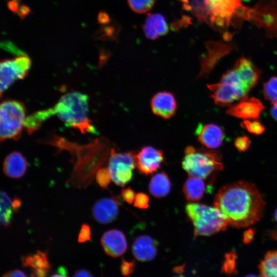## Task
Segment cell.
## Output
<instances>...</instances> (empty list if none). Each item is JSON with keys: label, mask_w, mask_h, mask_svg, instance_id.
I'll use <instances>...</instances> for the list:
<instances>
[{"label": "cell", "mask_w": 277, "mask_h": 277, "mask_svg": "<svg viewBox=\"0 0 277 277\" xmlns=\"http://www.w3.org/2000/svg\"><path fill=\"white\" fill-rule=\"evenodd\" d=\"M213 204L226 216L229 225L237 228L258 222L265 208V202L256 186L243 181L222 187L214 196Z\"/></svg>", "instance_id": "1"}, {"label": "cell", "mask_w": 277, "mask_h": 277, "mask_svg": "<svg viewBox=\"0 0 277 277\" xmlns=\"http://www.w3.org/2000/svg\"><path fill=\"white\" fill-rule=\"evenodd\" d=\"M46 143L60 150H67L76 158L71 182L78 187H86L90 183L93 174L109 160L112 148L103 137L96 138L87 144L80 145L52 135Z\"/></svg>", "instance_id": "2"}, {"label": "cell", "mask_w": 277, "mask_h": 277, "mask_svg": "<svg viewBox=\"0 0 277 277\" xmlns=\"http://www.w3.org/2000/svg\"><path fill=\"white\" fill-rule=\"evenodd\" d=\"M88 97L78 91H71L62 95L52 107L53 114L67 126L78 129L82 133L96 132L88 117Z\"/></svg>", "instance_id": "3"}, {"label": "cell", "mask_w": 277, "mask_h": 277, "mask_svg": "<svg viewBox=\"0 0 277 277\" xmlns=\"http://www.w3.org/2000/svg\"><path fill=\"white\" fill-rule=\"evenodd\" d=\"M185 212L193 224L195 237L210 236L225 230L229 225L226 216L215 206L189 203L185 206Z\"/></svg>", "instance_id": "4"}, {"label": "cell", "mask_w": 277, "mask_h": 277, "mask_svg": "<svg viewBox=\"0 0 277 277\" xmlns=\"http://www.w3.org/2000/svg\"><path fill=\"white\" fill-rule=\"evenodd\" d=\"M182 166L189 176L203 180L224 169L221 156L217 152L190 146L185 149Z\"/></svg>", "instance_id": "5"}, {"label": "cell", "mask_w": 277, "mask_h": 277, "mask_svg": "<svg viewBox=\"0 0 277 277\" xmlns=\"http://www.w3.org/2000/svg\"><path fill=\"white\" fill-rule=\"evenodd\" d=\"M207 87L214 103L221 106H229L247 97L251 90L234 66L222 75L219 83L208 85Z\"/></svg>", "instance_id": "6"}, {"label": "cell", "mask_w": 277, "mask_h": 277, "mask_svg": "<svg viewBox=\"0 0 277 277\" xmlns=\"http://www.w3.org/2000/svg\"><path fill=\"white\" fill-rule=\"evenodd\" d=\"M26 110L24 104L13 100L3 102L0 106V139L17 140L24 126Z\"/></svg>", "instance_id": "7"}, {"label": "cell", "mask_w": 277, "mask_h": 277, "mask_svg": "<svg viewBox=\"0 0 277 277\" xmlns=\"http://www.w3.org/2000/svg\"><path fill=\"white\" fill-rule=\"evenodd\" d=\"M243 0H206L208 24L218 28L228 27L236 17L248 18L249 9L242 5Z\"/></svg>", "instance_id": "8"}, {"label": "cell", "mask_w": 277, "mask_h": 277, "mask_svg": "<svg viewBox=\"0 0 277 277\" xmlns=\"http://www.w3.org/2000/svg\"><path fill=\"white\" fill-rule=\"evenodd\" d=\"M135 152H117L112 147L108 160V167L112 181L116 185L124 187L132 179L133 170L136 167Z\"/></svg>", "instance_id": "9"}, {"label": "cell", "mask_w": 277, "mask_h": 277, "mask_svg": "<svg viewBox=\"0 0 277 277\" xmlns=\"http://www.w3.org/2000/svg\"><path fill=\"white\" fill-rule=\"evenodd\" d=\"M31 66L30 57L25 53L17 55L12 59L1 62V95L16 81L25 78L29 73Z\"/></svg>", "instance_id": "10"}, {"label": "cell", "mask_w": 277, "mask_h": 277, "mask_svg": "<svg viewBox=\"0 0 277 277\" xmlns=\"http://www.w3.org/2000/svg\"><path fill=\"white\" fill-rule=\"evenodd\" d=\"M163 152L152 146H146L135 153V165L138 170L145 175L153 174L161 166Z\"/></svg>", "instance_id": "11"}, {"label": "cell", "mask_w": 277, "mask_h": 277, "mask_svg": "<svg viewBox=\"0 0 277 277\" xmlns=\"http://www.w3.org/2000/svg\"><path fill=\"white\" fill-rule=\"evenodd\" d=\"M206 46L207 52L201 59L199 76H208L217 62L233 49L231 45L220 42H209Z\"/></svg>", "instance_id": "12"}, {"label": "cell", "mask_w": 277, "mask_h": 277, "mask_svg": "<svg viewBox=\"0 0 277 277\" xmlns=\"http://www.w3.org/2000/svg\"><path fill=\"white\" fill-rule=\"evenodd\" d=\"M121 200L119 197H104L97 200L92 207V214L95 220L101 224L113 221L119 212Z\"/></svg>", "instance_id": "13"}, {"label": "cell", "mask_w": 277, "mask_h": 277, "mask_svg": "<svg viewBox=\"0 0 277 277\" xmlns=\"http://www.w3.org/2000/svg\"><path fill=\"white\" fill-rule=\"evenodd\" d=\"M264 108L259 100L247 97L229 107L226 113L238 118L253 120L258 118Z\"/></svg>", "instance_id": "14"}, {"label": "cell", "mask_w": 277, "mask_h": 277, "mask_svg": "<svg viewBox=\"0 0 277 277\" xmlns=\"http://www.w3.org/2000/svg\"><path fill=\"white\" fill-rule=\"evenodd\" d=\"M195 134L198 141L209 149L219 147L225 136L222 129L214 124H199L195 130Z\"/></svg>", "instance_id": "15"}, {"label": "cell", "mask_w": 277, "mask_h": 277, "mask_svg": "<svg viewBox=\"0 0 277 277\" xmlns=\"http://www.w3.org/2000/svg\"><path fill=\"white\" fill-rule=\"evenodd\" d=\"M101 243L105 253L113 258L124 254L127 248L125 234L115 229L106 231L101 238Z\"/></svg>", "instance_id": "16"}, {"label": "cell", "mask_w": 277, "mask_h": 277, "mask_svg": "<svg viewBox=\"0 0 277 277\" xmlns=\"http://www.w3.org/2000/svg\"><path fill=\"white\" fill-rule=\"evenodd\" d=\"M150 106L152 112L163 118L168 119L174 115L177 103L174 95L168 91L156 93L152 97Z\"/></svg>", "instance_id": "17"}, {"label": "cell", "mask_w": 277, "mask_h": 277, "mask_svg": "<svg viewBox=\"0 0 277 277\" xmlns=\"http://www.w3.org/2000/svg\"><path fill=\"white\" fill-rule=\"evenodd\" d=\"M158 243L148 235L137 236L132 246V252L135 258L141 262H147L155 258L157 252Z\"/></svg>", "instance_id": "18"}, {"label": "cell", "mask_w": 277, "mask_h": 277, "mask_svg": "<svg viewBox=\"0 0 277 277\" xmlns=\"http://www.w3.org/2000/svg\"><path fill=\"white\" fill-rule=\"evenodd\" d=\"M27 167L28 162L24 155L19 152L13 151L5 157L3 170L8 177L19 179L25 175Z\"/></svg>", "instance_id": "19"}, {"label": "cell", "mask_w": 277, "mask_h": 277, "mask_svg": "<svg viewBox=\"0 0 277 277\" xmlns=\"http://www.w3.org/2000/svg\"><path fill=\"white\" fill-rule=\"evenodd\" d=\"M211 185H207L203 179L189 176L183 186V192L186 200L196 202L203 198L205 193L211 189Z\"/></svg>", "instance_id": "20"}, {"label": "cell", "mask_w": 277, "mask_h": 277, "mask_svg": "<svg viewBox=\"0 0 277 277\" xmlns=\"http://www.w3.org/2000/svg\"><path fill=\"white\" fill-rule=\"evenodd\" d=\"M145 36L150 39H155L168 32V26L165 17L159 13L149 14L144 24Z\"/></svg>", "instance_id": "21"}, {"label": "cell", "mask_w": 277, "mask_h": 277, "mask_svg": "<svg viewBox=\"0 0 277 277\" xmlns=\"http://www.w3.org/2000/svg\"><path fill=\"white\" fill-rule=\"evenodd\" d=\"M23 264L33 270V277H45L49 273L50 266L45 252L38 250L36 253L22 259Z\"/></svg>", "instance_id": "22"}, {"label": "cell", "mask_w": 277, "mask_h": 277, "mask_svg": "<svg viewBox=\"0 0 277 277\" xmlns=\"http://www.w3.org/2000/svg\"><path fill=\"white\" fill-rule=\"evenodd\" d=\"M150 193L156 198H161L167 196L170 192L171 183L164 171H161L153 175L149 184Z\"/></svg>", "instance_id": "23"}, {"label": "cell", "mask_w": 277, "mask_h": 277, "mask_svg": "<svg viewBox=\"0 0 277 277\" xmlns=\"http://www.w3.org/2000/svg\"><path fill=\"white\" fill-rule=\"evenodd\" d=\"M258 268L260 277H277V250L267 252Z\"/></svg>", "instance_id": "24"}, {"label": "cell", "mask_w": 277, "mask_h": 277, "mask_svg": "<svg viewBox=\"0 0 277 277\" xmlns=\"http://www.w3.org/2000/svg\"><path fill=\"white\" fill-rule=\"evenodd\" d=\"M185 10L191 12L200 22L208 23V13L206 0H180Z\"/></svg>", "instance_id": "25"}, {"label": "cell", "mask_w": 277, "mask_h": 277, "mask_svg": "<svg viewBox=\"0 0 277 277\" xmlns=\"http://www.w3.org/2000/svg\"><path fill=\"white\" fill-rule=\"evenodd\" d=\"M52 115L51 108L36 112L26 118L24 127L30 134L37 130L41 124Z\"/></svg>", "instance_id": "26"}, {"label": "cell", "mask_w": 277, "mask_h": 277, "mask_svg": "<svg viewBox=\"0 0 277 277\" xmlns=\"http://www.w3.org/2000/svg\"><path fill=\"white\" fill-rule=\"evenodd\" d=\"M12 202L13 200L5 191L1 192V223L5 227H8L11 222L14 211Z\"/></svg>", "instance_id": "27"}, {"label": "cell", "mask_w": 277, "mask_h": 277, "mask_svg": "<svg viewBox=\"0 0 277 277\" xmlns=\"http://www.w3.org/2000/svg\"><path fill=\"white\" fill-rule=\"evenodd\" d=\"M237 255L233 251H230L225 253L224 260L221 266V272L226 275H234L237 270Z\"/></svg>", "instance_id": "28"}, {"label": "cell", "mask_w": 277, "mask_h": 277, "mask_svg": "<svg viewBox=\"0 0 277 277\" xmlns=\"http://www.w3.org/2000/svg\"><path fill=\"white\" fill-rule=\"evenodd\" d=\"M263 94L272 104L277 103V76L271 77L264 83Z\"/></svg>", "instance_id": "29"}, {"label": "cell", "mask_w": 277, "mask_h": 277, "mask_svg": "<svg viewBox=\"0 0 277 277\" xmlns=\"http://www.w3.org/2000/svg\"><path fill=\"white\" fill-rule=\"evenodd\" d=\"M155 0H128L130 8L135 12L145 13L153 6Z\"/></svg>", "instance_id": "30"}, {"label": "cell", "mask_w": 277, "mask_h": 277, "mask_svg": "<svg viewBox=\"0 0 277 277\" xmlns=\"http://www.w3.org/2000/svg\"><path fill=\"white\" fill-rule=\"evenodd\" d=\"M96 181L98 185L104 189H107L111 177L108 168H101L95 173Z\"/></svg>", "instance_id": "31"}, {"label": "cell", "mask_w": 277, "mask_h": 277, "mask_svg": "<svg viewBox=\"0 0 277 277\" xmlns=\"http://www.w3.org/2000/svg\"><path fill=\"white\" fill-rule=\"evenodd\" d=\"M243 128H245L249 132L255 135L262 134L265 129V126L258 121L246 120L241 124Z\"/></svg>", "instance_id": "32"}, {"label": "cell", "mask_w": 277, "mask_h": 277, "mask_svg": "<svg viewBox=\"0 0 277 277\" xmlns=\"http://www.w3.org/2000/svg\"><path fill=\"white\" fill-rule=\"evenodd\" d=\"M134 206L142 209H147L149 207V197L143 192L136 194L134 201Z\"/></svg>", "instance_id": "33"}, {"label": "cell", "mask_w": 277, "mask_h": 277, "mask_svg": "<svg viewBox=\"0 0 277 277\" xmlns=\"http://www.w3.org/2000/svg\"><path fill=\"white\" fill-rule=\"evenodd\" d=\"M250 140L245 135L238 137L234 141V144L235 148L240 151H246L250 147Z\"/></svg>", "instance_id": "34"}, {"label": "cell", "mask_w": 277, "mask_h": 277, "mask_svg": "<svg viewBox=\"0 0 277 277\" xmlns=\"http://www.w3.org/2000/svg\"><path fill=\"white\" fill-rule=\"evenodd\" d=\"M135 267L134 261H127L122 259L121 265V271L122 274L125 276H129L133 272Z\"/></svg>", "instance_id": "35"}, {"label": "cell", "mask_w": 277, "mask_h": 277, "mask_svg": "<svg viewBox=\"0 0 277 277\" xmlns=\"http://www.w3.org/2000/svg\"><path fill=\"white\" fill-rule=\"evenodd\" d=\"M91 239V229L90 226L86 224H83L81 228L78 235V242L84 243Z\"/></svg>", "instance_id": "36"}, {"label": "cell", "mask_w": 277, "mask_h": 277, "mask_svg": "<svg viewBox=\"0 0 277 277\" xmlns=\"http://www.w3.org/2000/svg\"><path fill=\"white\" fill-rule=\"evenodd\" d=\"M1 46L4 49L16 55L25 54V52L18 49L10 41L2 42Z\"/></svg>", "instance_id": "37"}, {"label": "cell", "mask_w": 277, "mask_h": 277, "mask_svg": "<svg viewBox=\"0 0 277 277\" xmlns=\"http://www.w3.org/2000/svg\"><path fill=\"white\" fill-rule=\"evenodd\" d=\"M135 195L134 191L130 187L123 189L121 191V196L125 201L129 204L134 202Z\"/></svg>", "instance_id": "38"}, {"label": "cell", "mask_w": 277, "mask_h": 277, "mask_svg": "<svg viewBox=\"0 0 277 277\" xmlns=\"http://www.w3.org/2000/svg\"><path fill=\"white\" fill-rule=\"evenodd\" d=\"M254 234V229L250 228L245 230L243 234V242L245 244L250 243L253 240Z\"/></svg>", "instance_id": "39"}, {"label": "cell", "mask_w": 277, "mask_h": 277, "mask_svg": "<svg viewBox=\"0 0 277 277\" xmlns=\"http://www.w3.org/2000/svg\"><path fill=\"white\" fill-rule=\"evenodd\" d=\"M31 12L30 8L26 5H21L17 12L18 16L23 20Z\"/></svg>", "instance_id": "40"}, {"label": "cell", "mask_w": 277, "mask_h": 277, "mask_svg": "<svg viewBox=\"0 0 277 277\" xmlns=\"http://www.w3.org/2000/svg\"><path fill=\"white\" fill-rule=\"evenodd\" d=\"M3 277H28L24 272L19 270H14L6 273ZM31 277H33L32 275Z\"/></svg>", "instance_id": "41"}, {"label": "cell", "mask_w": 277, "mask_h": 277, "mask_svg": "<svg viewBox=\"0 0 277 277\" xmlns=\"http://www.w3.org/2000/svg\"><path fill=\"white\" fill-rule=\"evenodd\" d=\"M97 21L100 24L105 25L109 22V16L106 12H100L97 16Z\"/></svg>", "instance_id": "42"}, {"label": "cell", "mask_w": 277, "mask_h": 277, "mask_svg": "<svg viewBox=\"0 0 277 277\" xmlns=\"http://www.w3.org/2000/svg\"><path fill=\"white\" fill-rule=\"evenodd\" d=\"M19 3L13 0H10L7 2L8 9L14 13H17L19 9Z\"/></svg>", "instance_id": "43"}, {"label": "cell", "mask_w": 277, "mask_h": 277, "mask_svg": "<svg viewBox=\"0 0 277 277\" xmlns=\"http://www.w3.org/2000/svg\"><path fill=\"white\" fill-rule=\"evenodd\" d=\"M74 277H93L91 273L84 269H81L77 270L74 275Z\"/></svg>", "instance_id": "44"}, {"label": "cell", "mask_w": 277, "mask_h": 277, "mask_svg": "<svg viewBox=\"0 0 277 277\" xmlns=\"http://www.w3.org/2000/svg\"><path fill=\"white\" fill-rule=\"evenodd\" d=\"M12 204H13V207L14 212H17L18 209L21 207V200L17 197H15L13 200Z\"/></svg>", "instance_id": "45"}, {"label": "cell", "mask_w": 277, "mask_h": 277, "mask_svg": "<svg viewBox=\"0 0 277 277\" xmlns=\"http://www.w3.org/2000/svg\"><path fill=\"white\" fill-rule=\"evenodd\" d=\"M185 264L177 266L173 268L172 272L177 274L182 273L185 271Z\"/></svg>", "instance_id": "46"}, {"label": "cell", "mask_w": 277, "mask_h": 277, "mask_svg": "<svg viewBox=\"0 0 277 277\" xmlns=\"http://www.w3.org/2000/svg\"><path fill=\"white\" fill-rule=\"evenodd\" d=\"M267 235L270 239L277 241V228L268 231Z\"/></svg>", "instance_id": "47"}, {"label": "cell", "mask_w": 277, "mask_h": 277, "mask_svg": "<svg viewBox=\"0 0 277 277\" xmlns=\"http://www.w3.org/2000/svg\"><path fill=\"white\" fill-rule=\"evenodd\" d=\"M271 113L273 117L277 121V103L273 104Z\"/></svg>", "instance_id": "48"}, {"label": "cell", "mask_w": 277, "mask_h": 277, "mask_svg": "<svg viewBox=\"0 0 277 277\" xmlns=\"http://www.w3.org/2000/svg\"><path fill=\"white\" fill-rule=\"evenodd\" d=\"M64 271H61L60 274H55L54 275H52L50 277H68L65 275V273L63 274V272Z\"/></svg>", "instance_id": "49"}, {"label": "cell", "mask_w": 277, "mask_h": 277, "mask_svg": "<svg viewBox=\"0 0 277 277\" xmlns=\"http://www.w3.org/2000/svg\"><path fill=\"white\" fill-rule=\"evenodd\" d=\"M244 277H259V276L256 275L255 274H249L245 275Z\"/></svg>", "instance_id": "50"}, {"label": "cell", "mask_w": 277, "mask_h": 277, "mask_svg": "<svg viewBox=\"0 0 277 277\" xmlns=\"http://www.w3.org/2000/svg\"><path fill=\"white\" fill-rule=\"evenodd\" d=\"M274 217L275 220L277 222V208L275 210L274 214Z\"/></svg>", "instance_id": "51"}, {"label": "cell", "mask_w": 277, "mask_h": 277, "mask_svg": "<svg viewBox=\"0 0 277 277\" xmlns=\"http://www.w3.org/2000/svg\"><path fill=\"white\" fill-rule=\"evenodd\" d=\"M174 277H185V276L183 274H179L177 276H174Z\"/></svg>", "instance_id": "52"}, {"label": "cell", "mask_w": 277, "mask_h": 277, "mask_svg": "<svg viewBox=\"0 0 277 277\" xmlns=\"http://www.w3.org/2000/svg\"><path fill=\"white\" fill-rule=\"evenodd\" d=\"M13 1H16V2H17L18 3L20 4L21 0H13Z\"/></svg>", "instance_id": "53"}]
</instances>
